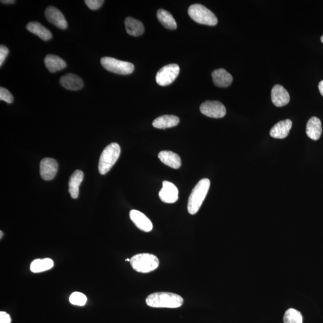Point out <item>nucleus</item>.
Wrapping results in <instances>:
<instances>
[{
    "instance_id": "21",
    "label": "nucleus",
    "mask_w": 323,
    "mask_h": 323,
    "mask_svg": "<svg viewBox=\"0 0 323 323\" xmlns=\"http://www.w3.org/2000/svg\"><path fill=\"white\" fill-rule=\"evenodd\" d=\"M84 178V174L81 170H76L71 176L69 181V193L73 199L78 198L79 195V187Z\"/></svg>"
},
{
    "instance_id": "25",
    "label": "nucleus",
    "mask_w": 323,
    "mask_h": 323,
    "mask_svg": "<svg viewBox=\"0 0 323 323\" xmlns=\"http://www.w3.org/2000/svg\"><path fill=\"white\" fill-rule=\"evenodd\" d=\"M158 20L164 25V27L169 30H175L177 25L172 15L164 9H159L157 12Z\"/></svg>"
},
{
    "instance_id": "12",
    "label": "nucleus",
    "mask_w": 323,
    "mask_h": 323,
    "mask_svg": "<svg viewBox=\"0 0 323 323\" xmlns=\"http://www.w3.org/2000/svg\"><path fill=\"white\" fill-rule=\"evenodd\" d=\"M271 100L276 106L281 107L289 103L290 97L289 92L283 86L276 85L272 89Z\"/></svg>"
},
{
    "instance_id": "32",
    "label": "nucleus",
    "mask_w": 323,
    "mask_h": 323,
    "mask_svg": "<svg viewBox=\"0 0 323 323\" xmlns=\"http://www.w3.org/2000/svg\"><path fill=\"white\" fill-rule=\"evenodd\" d=\"M318 89L319 92H320V94L323 97V81L319 82L318 85Z\"/></svg>"
},
{
    "instance_id": "29",
    "label": "nucleus",
    "mask_w": 323,
    "mask_h": 323,
    "mask_svg": "<svg viewBox=\"0 0 323 323\" xmlns=\"http://www.w3.org/2000/svg\"><path fill=\"white\" fill-rule=\"evenodd\" d=\"M104 1L102 0H85V3L91 10H97L101 7Z\"/></svg>"
},
{
    "instance_id": "16",
    "label": "nucleus",
    "mask_w": 323,
    "mask_h": 323,
    "mask_svg": "<svg viewBox=\"0 0 323 323\" xmlns=\"http://www.w3.org/2000/svg\"><path fill=\"white\" fill-rule=\"evenodd\" d=\"M212 78L214 84L219 88L228 87L233 82L232 75L223 69L214 70Z\"/></svg>"
},
{
    "instance_id": "5",
    "label": "nucleus",
    "mask_w": 323,
    "mask_h": 323,
    "mask_svg": "<svg viewBox=\"0 0 323 323\" xmlns=\"http://www.w3.org/2000/svg\"><path fill=\"white\" fill-rule=\"evenodd\" d=\"M188 14L195 22L200 24L215 26L218 20L209 9L200 4H195L188 9Z\"/></svg>"
},
{
    "instance_id": "23",
    "label": "nucleus",
    "mask_w": 323,
    "mask_h": 323,
    "mask_svg": "<svg viewBox=\"0 0 323 323\" xmlns=\"http://www.w3.org/2000/svg\"><path fill=\"white\" fill-rule=\"evenodd\" d=\"M46 68L51 73H55L65 69L67 63L60 57L53 55H47L44 59Z\"/></svg>"
},
{
    "instance_id": "26",
    "label": "nucleus",
    "mask_w": 323,
    "mask_h": 323,
    "mask_svg": "<svg viewBox=\"0 0 323 323\" xmlns=\"http://www.w3.org/2000/svg\"><path fill=\"white\" fill-rule=\"evenodd\" d=\"M284 323H302L303 317L299 311L293 308L287 309L283 317Z\"/></svg>"
},
{
    "instance_id": "33",
    "label": "nucleus",
    "mask_w": 323,
    "mask_h": 323,
    "mask_svg": "<svg viewBox=\"0 0 323 323\" xmlns=\"http://www.w3.org/2000/svg\"><path fill=\"white\" fill-rule=\"evenodd\" d=\"M1 2L4 3V4H13V3H15V1H14V0H2Z\"/></svg>"
},
{
    "instance_id": "8",
    "label": "nucleus",
    "mask_w": 323,
    "mask_h": 323,
    "mask_svg": "<svg viewBox=\"0 0 323 323\" xmlns=\"http://www.w3.org/2000/svg\"><path fill=\"white\" fill-rule=\"evenodd\" d=\"M201 113L207 117L222 118L226 114V110L222 102L217 101H207L203 102L200 106Z\"/></svg>"
},
{
    "instance_id": "14",
    "label": "nucleus",
    "mask_w": 323,
    "mask_h": 323,
    "mask_svg": "<svg viewBox=\"0 0 323 323\" xmlns=\"http://www.w3.org/2000/svg\"><path fill=\"white\" fill-rule=\"evenodd\" d=\"M292 127V120L286 119L280 121L272 127L270 131V136L274 139H285L286 137L289 136Z\"/></svg>"
},
{
    "instance_id": "15",
    "label": "nucleus",
    "mask_w": 323,
    "mask_h": 323,
    "mask_svg": "<svg viewBox=\"0 0 323 323\" xmlns=\"http://www.w3.org/2000/svg\"><path fill=\"white\" fill-rule=\"evenodd\" d=\"M59 83L62 87L71 91H79L84 85L81 78L72 73L62 76Z\"/></svg>"
},
{
    "instance_id": "3",
    "label": "nucleus",
    "mask_w": 323,
    "mask_h": 323,
    "mask_svg": "<svg viewBox=\"0 0 323 323\" xmlns=\"http://www.w3.org/2000/svg\"><path fill=\"white\" fill-rule=\"evenodd\" d=\"M131 267L140 273H149L159 267V261L155 255L140 253L131 258Z\"/></svg>"
},
{
    "instance_id": "2",
    "label": "nucleus",
    "mask_w": 323,
    "mask_h": 323,
    "mask_svg": "<svg viewBox=\"0 0 323 323\" xmlns=\"http://www.w3.org/2000/svg\"><path fill=\"white\" fill-rule=\"evenodd\" d=\"M210 187L209 179L204 178L198 182L188 198L187 204L188 213L194 215L198 213L207 196Z\"/></svg>"
},
{
    "instance_id": "28",
    "label": "nucleus",
    "mask_w": 323,
    "mask_h": 323,
    "mask_svg": "<svg viewBox=\"0 0 323 323\" xmlns=\"http://www.w3.org/2000/svg\"><path fill=\"white\" fill-rule=\"evenodd\" d=\"M0 100L11 104L14 101V97L8 89L2 87L0 88Z\"/></svg>"
},
{
    "instance_id": "1",
    "label": "nucleus",
    "mask_w": 323,
    "mask_h": 323,
    "mask_svg": "<svg viewBox=\"0 0 323 323\" xmlns=\"http://www.w3.org/2000/svg\"><path fill=\"white\" fill-rule=\"evenodd\" d=\"M146 304L152 308H178L183 305L184 299L177 294L170 292H156L147 297Z\"/></svg>"
},
{
    "instance_id": "9",
    "label": "nucleus",
    "mask_w": 323,
    "mask_h": 323,
    "mask_svg": "<svg viewBox=\"0 0 323 323\" xmlns=\"http://www.w3.org/2000/svg\"><path fill=\"white\" fill-rule=\"evenodd\" d=\"M163 187L159 191V196L162 202L173 204L178 199V190L173 184L167 181H163Z\"/></svg>"
},
{
    "instance_id": "22",
    "label": "nucleus",
    "mask_w": 323,
    "mask_h": 323,
    "mask_svg": "<svg viewBox=\"0 0 323 323\" xmlns=\"http://www.w3.org/2000/svg\"><path fill=\"white\" fill-rule=\"evenodd\" d=\"M26 28L29 31L37 35L43 40L47 41L52 38V35L51 32L43 25L37 22H30L27 25Z\"/></svg>"
},
{
    "instance_id": "17",
    "label": "nucleus",
    "mask_w": 323,
    "mask_h": 323,
    "mask_svg": "<svg viewBox=\"0 0 323 323\" xmlns=\"http://www.w3.org/2000/svg\"><path fill=\"white\" fill-rule=\"evenodd\" d=\"M306 135L312 140H318L321 136L322 127L321 120L318 118L312 117L306 124Z\"/></svg>"
},
{
    "instance_id": "6",
    "label": "nucleus",
    "mask_w": 323,
    "mask_h": 323,
    "mask_svg": "<svg viewBox=\"0 0 323 323\" xmlns=\"http://www.w3.org/2000/svg\"><path fill=\"white\" fill-rule=\"evenodd\" d=\"M101 63L104 69L112 73L121 75H127L133 73L134 66L132 63L123 61L113 57H104L101 59Z\"/></svg>"
},
{
    "instance_id": "30",
    "label": "nucleus",
    "mask_w": 323,
    "mask_h": 323,
    "mask_svg": "<svg viewBox=\"0 0 323 323\" xmlns=\"http://www.w3.org/2000/svg\"><path fill=\"white\" fill-rule=\"evenodd\" d=\"M8 54V48L4 45H1V46H0V66H2Z\"/></svg>"
},
{
    "instance_id": "10",
    "label": "nucleus",
    "mask_w": 323,
    "mask_h": 323,
    "mask_svg": "<svg viewBox=\"0 0 323 323\" xmlns=\"http://www.w3.org/2000/svg\"><path fill=\"white\" fill-rule=\"evenodd\" d=\"M57 169L58 164L55 159L46 158L40 162V175L44 180H52L55 177Z\"/></svg>"
},
{
    "instance_id": "35",
    "label": "nucleus",
    "mask_w": 323,
    "mask_h": 323,
    "mask_svg": "<svg viewBox=\"0 0 323 323\" xmlns=\"http://www.w3.org/2000/svg\"><path fill=\"white\" fill-rule=\"evenodd\" d=\"M321 42L323 43V36L321 37Z\"/></svg>"
},
{
    "instance_id": "13",
    "label": "nucleus",
    "mask_w": 323,
    "mask_h": 323,
    "mask_svg": "<svg viewBox=\"0 0 323 323\" xmlns=\"http://www.w3.org/2000/svg\"><path fill=\"white\" fill-rule=\"evenodd\" d=\"M130 219L141 231L149 232L152 231L153 224L150 220L143 213L138 210H131L130 213Z\"/></svg>"
},
{
    "instance_id": "31",
    "label": "nucleus",
    "mask_w": 323,
    "mask_h": 323,
    "mask_svg": "<svg viewBox=\"0 0 323 323\" xmlns=\"http://www.w3.org/2000/svg\"><path fill=\"white\" fill-rule=\"evenodd\" d=\"M11 318L8 313L4 311L0 312V323H11Z\"/></svg>"
},
{
    "instance_id": "24",
    "label": "nucleus",
    "mask_w": 323,
    "mask_h": 323,
    "mask_svg": "<svg viewBox=\"0 0 323 323\" xmlns=\"http://www.w3.org/2000/svg\"><path fill=\"white\" fill-rule=\"evenodd\" d=\"M53 266L54 262L51 259H38L31 262L30 270L33 273H40L50 270Z\"/></svg>"
},
{
    "instance_id": "11",
    "label": "nucleus",
    "mask_w": 323,
    "mask_h": 323,
    "mask_svg": "<svg viewBox=\"0 0 323 323\" xmlns=\"http://www.w3.org/2000/svg\"><path fill=\"white\" fill-rule=\"evenodd\" d=\"M45 17L48 21L57 28L65 30L68 27V24L62 12L53 6H50L46 9Z\"/></svg>"
},
{
    "instance_id": "18",
    "label": "nucleus",
    "mask_w": 323,
    "mask_h": 323,
    "mask_svg": "<svg viewBox=\"0 0 323 323\" xmlns=\"http://www.w3.org/2000/svg\"><path fill=\"white\" fill-rule=\"evenodd\" d=\"M158 158L162 163L172 168L178 169L181 165L180 156L171 151H162L159 153Z\"/></svg>"
},
{
    "instance_id": "7",
    "label": "nucleus",
    "mask_w": 323,
    "mask_h": 323,
    "mask_svg": "<svg viewBox=\"0 0 323 323\" xmlns=\"http://www.w3.org/2000/svg\"><path fill=\"white\" fill-rule=\"evenodd\" d=\"M180 71V67L175 63L165 66L159 70L156 76V81L162 86L170 85L177 78Z\"/></svg>"
},
{
    "instance_id": "4",
    "label": "nucleus",
    "mask_w": 323,
    "mask_h": 323,
    "mask_svg": "<svg viewBox=\"0 0 323 323\" xmlns=\"http://www.w3.org/2000/svg\"><path fill=\"white\" fill-rule=\"evenodd\" d=\"M120 154V146L116 143H111L102 152L99 161L98 170L102 175H105L109 171Z\"/></svg>"
},
{
    "instance_id": "27",
    "label": "nucleus",
    "mask_w": 323,
    "mask_h": 323,
    "mask_svg": "<svg viewBox=\"0 0 323 323\" xmlns=\"http://www.w3.org/2000/svg\"><path fill=\"white\" fill-rule=\"evenodd\" d=\"M70 302L72 304L77 306H84L87 302V297L81 292H76L73 293L69 298Z\"/></svg>"
},
{
    "instance_id": "20",
    "label": "nucleus",
    "mask_w": 323,
    "mask_h": 323,
    "mask_svg": "<svg viewBox=\"0 0 323 323\" xmlns=\"http://www.w3.org/2000/svg\"><path fill=\"white\" fill-rule=\"evenodd\" d=\"M127 34L134 37L142 36L145 32V27L142 22L131 17H127L124 20Z\"/></svg>"
},
{
    "instance_id": "19",
    "label": "nucleus",
    "mask_w": 323,
    "mask_h": 323,
    "mask_svg": "<svg viewBox=\"0 0 323 323\" xmlns=\"http://www.w3.org/2000/svg\"><path fill=\"white\" fill-rule=\"evenodd\" d=\"M180 119L174 115H164L160 116L153 121V126L158 129L169 128L177 126Z\"/></svg>"
},
{
    "instance_id": "34",
    "label": "nucleus",
    "mask_w": 323,
    "mask_h": 323,
    "mask_svg": "<svg viewBox=\"0 0 323 323\" xmlns=\"http://www.w3.org/2000/svg\"><path fill=\"white\" fill-rule=\"evenodd\" d=\"M0 233H1V236H0V238H2V235H3V233L2 231H1V232H0Z\"/></svg>"
}]
</instances>
